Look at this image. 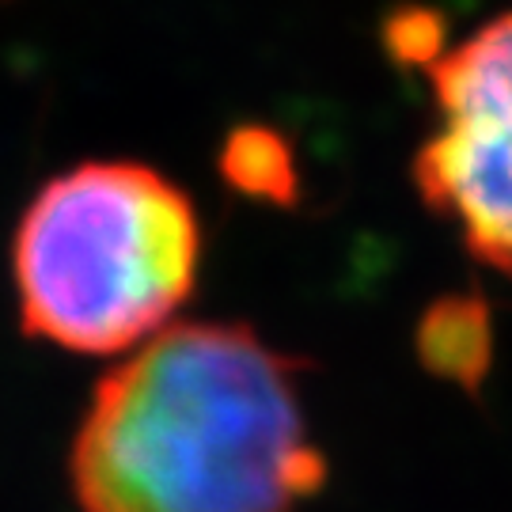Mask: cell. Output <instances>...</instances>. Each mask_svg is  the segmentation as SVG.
<instances>
[{
    "label": "cell",
    "instance_id": "obj_3",
    "mask_svg": "<svg viewBox=\"0 0 512 512\" xmlns=\"http://www.w3.org/2000/svg\"><path fill=\"white\" fill-rule=\"evenodd\" d=\"M440 122L414 160L429 209L512 277V12L425 61Z\"/></svg>",
    "mask_w": 512,
    "mask_h": 512
},
{
    "label": "cell",
    "instance_id": "obj_2",
    "mask_svg": "<svg viewBox=\"0 0 512 512\" xmlns=\"http://www.w3.org/2000/svg\"><path fill=\"white\" fill-rule=\"evenodd\" d=\"M202 258L179 186L145 164H84L46 183L16 232L23 327L73 353H122L164 327Z\"/></svg>",
    "mask_w": 512,
    "mask_h": 512
},
{
    "label": "cell",
    "instance_id": "obj_1",
    "mask_svg": "<svg viewBox=\"0 0 512 512\" xmlns=\"http://www.w3.org/2000/svg\"><path fill=\"white\" fill-rule=\"evenodd\" d=\"M293 357L183 323L107 372L73 440L84 512H296L323 478Z\"/></svg>",
    "mask_w": 512,
    "mask_h": 512
}]
</instances>
